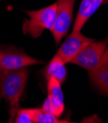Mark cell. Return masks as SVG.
Listing matches in <instances>:
<instances>
[{
	"label": "cell",
	"mask_w": 108,
	"mask_h": 123,
	"mask_svg": "<svg viewBox=\"0 0 108 123\" xmlns=\"http://www.w3.org/2000/svg\"><path fill=\"white\" fill-rule=\"evenodd\" d=\"M28 75L27 68L0 71L1 96L9 104L10 109H19V103L24 93Z\"/></svg>",
	"instance_id": "6da1fadb"
},
{
	"label": "cell",
	"mask_w": 108,
	"mask_h": 123,
	"mask_svg": "<svg viewBox=\"0 0 108 123\" xmlns=\"http://www.w3.org/2000/svg\"><path fill=\"white\" fill-rule=\"evenodd\" d=\"M57 11V2L39 10H26L25 13L29 17L23 25L24 34H29L33 38L42 35L45 29H51L55 21Z\"/></svg>",
	"instance_id": "7a4b0ae2"
},
{
	"label": "cell",
	"mask_w": 108,
	"mask_h": 123,
	"mask_svg": "<svg viewBox=\"0 0 108 123\" xmlns=\"http://www.w3.org/2000/svg\"><path fill=\"white\" fill-rule=\"evenodd\" d=\"M76 0H57L55 21L50 31L57 45L66 35L73 19V11Z\"/></svg>",
	"instance_id": "3957f363"
},
{
	"label": "cell",
	"mask_w": 108,
	"mask_h": 123,
	"mask_svg": "<svg viewBox=\"0 0 108 123\" xmlns=\"http://www.w3.org/2000/svg\"><path fill=\"white\" fill-rule=\"evenodd\" d=\"M39 64L42 61L27 55L22 49L11 46L0 48V71L17 70Z\"/></svg>",
	"instance_id": "277c9868"
},
{
	"label": "cell",
	"mask_w": 108,
	"mask_h": 123,
	"mask_svg": "<svg viewBox=\"0 0 108 123\" xmlns=\"http://www.w3.org/2000/svg\"><path fill=\"white\" fill-rule=\"evenodd\" d=\"M107 39L102 41L92 40L78 53V55L71 61V64L77 65L88 71H91L100 62L101 57L107 47Z\"/></svg>",
	"instance_id": "5b68a950"
},
{
	"label": "cell",
	"mask_w": 108,
	"mask_h": 123,
	"mask_svg": "<svg viewBox=\"0 0 108 123\" xmlns=\"http://www.w3.org/2000/svg\"><path fill=\"white\" fill-rule=\"evenodd\" d=\"M92 40L94 39L82 34L81 31H72L64 42H63L56 55L64 63H71V61L78 55V53Z\"/></svg>",
	"instance_id": "8992f818"
},
{
	"label": "cell",
	"mask_w": 108,
	"mask_h": 123,
	"mask_svg": "<svg viewBox=\"0 0 108 123\" xmlns=\"http://www.w3.org/2000/svg\"><path fill=\"white\" fill-rule=\"evenodd\" d=\"M48 96L45 99L42 109L59 117L64 111V97L61 84L55 78L47 79Z\"/></svg>",
	"instance_id": "52a82bcc"
},
{
	"label": "cell",
	"mask_w": 108,
	"mask_h": 123,
	"mask_svg": "<svg viewBox=\"0 0 108 123\" xmlns=\"http://www.w3.org/2000/svg\"><path fill=\"white\" fill-rule=\"evenodd\" d=\"M89 77L99 93L108 95V47H106L98 65L89 71Z\"/></svg>",
	"instance_id": "ba28073f"
},
{
	"label": "cell",
	"mask_w": 108,
	"mask_h": 123,
	"mask_svg": "<svg viewBox=\"0 0 108 123\" xmlns=\"http://www.w3.org/2000/svg\"><path fill=\"white\" fill-rule=\"evenodd\" d=\"M104 0H82L73 24L72 31H81L88 20L94 15Z\"/></svg>",
	"instance_id": "9c48e42d"
},
{
	"label": "cell",
	"mask_w": 108,
	"mask_h": 123,
	"mask_svg": "<svg viewBox=\"0 0 108 123\" xmlns=\"http://www.w3.org/2000/svg\"><path fill=\"white\" fill-rule=\"evenodd\" d=\"M64 62L59 57L55 55V57L50 61L45 68V76L46 79L55 78L60 84H63L67 77V70Z\"/></svg>",
	"instance_id": "30bf717a"
},
{
	"label": "cell",
	"mask_w": 108,
	"mask_h": 123,
	"mask_svg": "<svg viewBox=\"0 0 108 123\" xmlns=\"http://www.w3.org/2000/svg\"><path fill=\"white\" fill-rule=\"evenodd\" d=\"M27 113L35 123H57L58 117L41 109H26Z\"/></svg>",
	"instance_id": "8fae6325"
},
{
	"label": "cell",
	"mask_w": 108,
	"mask_h": 123,
	"mask_svg": "<svg viewBox=\"0 0 108 123\" xmlns=\"http://www.w3.org/2000/svg\"><path fill=\"white\" fill-rule=\"evenodd\" d=\"M14 123H35V122L27 113L26 109H22V110L19 109L16 113V116H15Z\"/></svg>",
	"instance_id": "7c38bea8"
},
{
	"label": "cell",
	"mask_w": 108,
	"mask_h": 123,
	"mask_svg": "<svg viewBox=\"0 0 108 123\" xmlns=\"http://www.w3.org/2000/svg\"><path fill=\"white\" fill-rule=\"evenodd\" d=\"M57 123H102V119H100L97 114H92L91 116H88V117H85L81 122H72V121H69V120H58Z\"/></svg>",
	"instance_id": "4fadbf2b"
},
{
	"label": "cell",
	"mask_w": 108,
	"mask_h": 123,
	"mask_svg": "<svg viewBox=\"0 0 108 123\" xmlns=\"http://www.w3.org/2000/svg\"><path fill=\"white\" fill-rule=\"evenodd\" d=\"M18 110L19 109H10V111H9V118H8L7 123H14L15 116H16V113H17Z\"/></svg>",
	"instance_id": "5bb4252c"
},
{
	"label": "cell",
	"mask_w": 108,
	"mask_h": 123,
	"mask_svg": "<svg viewBox=\"0 0 108 123\" xmlns=\"http://www.w3.org/2000/svg\"><path fill=\"white\" fill-rule=\"evenodd\" d=\"M2 99V96H1V90H0V100Z\"/></svg>",
	"instance_id": "9a60e30c"
},
{
	"label": "cell",
	"mask_w": 108,
	"mask_h": 123,
	"mask_svg": "<svg viewBox=\"0 0 108 123\" xmlns=\"http://www.w3.org/2000/svg\"><path fill=\"white\" fill-rule=\"evenodd\" d=\"M0 1H1V0H0Z\"/></svg>",
	"instance_id": "2e32d148"
}]
</instances>
